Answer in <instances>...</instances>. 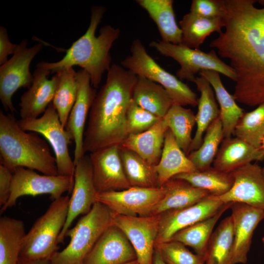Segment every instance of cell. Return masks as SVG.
I'll return each mask as SVG.
<instances>
[{"label":"cell","mask_w":264,"mask_h":264,"mask_svg":"<svg viewBox=\"0 0 264 264\" xmlns=\"http://www.w3.org/2000/svg\"><path fill=\"white\" fill-rule=\"evenodd\" d=\"M225 28L209 46L229 61L236 74V101L254 107L264 103V7L254 0H224Z\"/></svg>","instance_id":"cell-1"},{"label":"cell","mask_w":264,"mask_h":264,"mask_svg":"<svg viewBox=\"0 0 264 264\" xmlns=\"http://www.w3.org/2000/svg\"><path fill=\"white\" fill-rule=\"evenodd\" d=\"M137 75L122 66L113 64L97 92L84 132V154L120 145L129 135L127 113Z\"/></svg>","instance_id":"cell-2"},{"label":"cell","mask_w":264,"mask_h":264,"mask_svg":"<svg viewBox=\"0 0 264 264\" xmlns=\"http://www.w3.org/2000/svg\"><path fill=\"white\" fill-rule=\"evenodd\" d=\"M106 10L102 6H92L90 23L86 32L73 43L64 57L56 62H40L37 67L56 72L78 66L89 74L92 86L98 88L103 73L108 72L111 66L110 49L120 34L119 28L106 25L101 28L99 35H95Z\"/></svg>","instance_id":"cell-3"},{"label":"cell","mask_w":264,"mask_h":264,"mask_svg":"<svg viewBox=\"0 0 264 264\" xmlns=\"http://www.w3.org/2000/svg\"><path fill=\"white\" fill-rule=\"evenodd\" d=\"M0 163L11 171L19 167L43 175H58L56 159L46 141L23 130L11 114L0 111Z\"/></svg>","instance_id":"cell-4"},{"label":"cell","mask_w":264,"mask_h":264,"mask_svg":"<svg viewBox=\"0 0 264 264\" xmlns=\"http://www.w3.org/2000/svg\"><path fill=\"white\" fill-rule=\"evenodd\" d=\"M113 213L96 201L66 234L70 241L66 247L51 258V264H83L93 246L109 227L113 225Z\"/></svg>","instance_id":"cell-5"},{"label":"cell","mask_w":264,"mask_h":264,"mask_svg":"<svg viewBox=\"0 0 264 264\" xmlns=\"http://www.w3.org/2000/svg\"><path fill=\"white\" fill-rule=\"evenodd\" d=\"M68 196L53 200L45 212L34 223L24 237L20 257L50 259L58 251V238L66 222Z\"/></svg>","instance_id":"cell-6"},{"label":"cell","mask_w":264,"mask_h":264,"mask_svg":"<svg viewBox=\"0 0 264 264\" xmlns=\"http://www.w3.org/2000/svg\"><path fill=\"white\" fill-rule=\"evenodd\" d=\"M131 54L121 62L122 66L137 76L147 78L162 86L173 100L174 104L196 107L197 95L186 84L159 66L149 55L138 39L130 48Z\"/></svg>","instance_id":"cell-7"},{"label":"cell","mask_w":264,"mask_h":264,"mask_svg":"<svg viewBox=\"0 0 264 264\" xmlns=\"http://www.w3.org/2000/svg\"><path fill=\"white\" fill-rule=\"evenodd\" d=\"M161 54L172 58L180 65L176 77L180 80L193 82L195 75L201 70H209L221 73L235 82L236 74L229 66L224 63L214 50L205 52L199 49L188 47L182 44H175L162 41H153L149 44Z\"/></svg>","instance_id":"cell-8"},{"label":"cell","mask_w":264,"mask_h":264,"mask_svg":"<svg viewBox=\"0 0 264 264\" xmlns=\"http://www.w3.org/2000/svg\"><path fill=\"white\" fill-rule=\"evenodd\" d=\"M17 122L23 130L41 134L50 144L55 154L58 175L74 176L75 165L68 149L72 138L63 126L52 103L41 116Z\"/></svg>","instance_id":"cell-9"},{"label":"cell","mask_w":264,"mask_h":264,"mask_svg":"<svg viewBox=\"0 0 264 264\" xmlns=\"http://www.w3.org/2000/svg\"><path fill=\"white\" fill-rule=\"evenodd\" d=\"M73 185L74 176L42 175L33 170L17 167L13 171L9 198L1 207L0 214L14 206L21 197L49 194L54 200L62 197L65 192L71 193Z\"/></svg>","instance_id":"cell-10"},{"label":"cell","mask_w":264,"mask_h":264,"mask_svg":"<svg viewBox=\"0 0 264 264\" xmlns=\"http://www.w3.org/2000/svg\"><path fill=\"white\" fill-rule=\"evenodd\" d=\"M28 41L23 40L17 51L5 64L0 66V99L6 111L12 113L15 108L12 101L13 95L21 88H29L33 81L30 72L32 60L43 49L39 43L27 47Z\"/></svg>","instance_id":"cell-11"},{"label":"cell","mask_w":264,"mask_h":264,"mask_svg":"<svg viewBox=\"0 0 264 264\" xmlns=\"http://www.w3.org/2000/svg\"><path fill=\"white\" fill-rule=\"evenodd\" d=\"M165 193L163 186L155 188L131 187L122 190L97 193L96 200L116 214L146 217L152 216Z\"/></svg>","instance_id":"cell-12"},{"label":"cell","mask_w":264,"mask_h":264,"mask_svg":"<svg viewBox=\"0 0 264 264\" xmlns=\"http://www.w3.org/2000/svg\"><path fill=\"white\" fill-rule=\"evenodd\" d=\"M160 215L129 216L113 213L114 225L126 235L139 264H153Z\"/></svg>","instance_id":"cell-13"},{"label":"cell","mask_w":264,"mask_h":264,"mask_svg":"<svg viewBox=\"0 0 264 264\" xmlns=\"http://www.w3.org/2000/svg\"><path fill=\"white\" fill-rule=\"evenodd\" d=\"M225 204L217 196L210 195L192 206L160 214L155 244L170 241L178 231L213 216Z\"/></svg>","instance_id":"cell-14"},{"label":"cell","mask_w":264,"mask_h":264,"mask_svg":"<svg viewBox=\"0 0 264 264\" xmlns=\"http://www.w3.org/2000/svg\"><path fill=\"white\" fill-rule=\"evenodd\" d=\"M75 165L74 185L69 198L67 218L59 236L58 243L64 242L66 233L75 219L80 215L88 213L96 202L97 192L89 155H84Z\"/></svg>","instance_id":"cell-15"},{"label":"cell","mask_w":264,"mask_h":264,"mask_svg":"<svg viewBox=\"0 0 264 264\" xmlns=\"http://www.w3.org/2000/svg\"><path fill=\"white\" fill-rule=\"evenodd\" d=\"M233 184L225 194L217 197L224 203L239 202L264 211V176L262 168L248 163L230 173Z\"/></svg>","instance_id":"cell-16"},{"label":"cell","mask_w":264,"mask_h":264,"mask_svg":"<svg viewBox=\"0 0 264 264\" xmlns=\"http://www.w3.org/2000/svg\"><path fill=\"white\" fill-rule=\"evenodd\" d=\"M119 147V145H114L89 153L93 182L97 193L131 187L124 171Z\"/></svg>","instance_id":"cell-17"},{"label":"cell","mask_w":264,"mask_h":264,"mask_svg":"<svg viewBox=\"0 0 264 264\" xmlns=\"http://www.w3.org/2000/svg\"><path fill=\"white\" fill-rule=\"evenodd\" d=\"M76 79L77 97L65 127L75 143V164L85 155L83 150L85 125L97 94L96 89L91 84L90 76L86 70L81 69L76 72Z\"/></svg>","instance_id":"cell-18"},{"label":"cell","mask_w":264,"mask_h":264,"mask_svg":"<svg viewBox=\"0 0 264 264\" xmlns=\"http://www.w3.org/2000/svg\"><path fill=\"white\" fill-rule=\"evenodd\" d=\"M134 260L137 257L131 243L113 224L101 235L83 264H126Z\"/></svg>","instance_id":"cell-19"},{"label":"cell","mask_w":264,"mask_h":264,"mask_svg":"<svg viewBox=\"0 0 264 264\" xmlns=\"http://www.w3.org/2000/svg\"><path fill=\"white\" fill-rule=\"evenodd\" d=\"M51 71L37 67L33 76V83L21 96L19 103L20 114L22 119H35L43 114L52 103L58 82L55 73L50 79Z\"/></svg>","instance_id":"cell-20"},{"label":"cell","mask_w":264,"mask_h":264,"mask_svg":"<svg viewBox=\"0 0 264 264\" xmlns=\"http://www.w3.org/2000/svg\"><path fill=\"white\" fill-rule=\"evenodd\" d=\"M234 236L235 264H245L254 232L264 219V211L246 204L233 202L230 208Z\"/></svg>","instance_id":"cell-21"},{"label":"cell","mask_w":264,"mask_h":264,"mask_svg":"<svg viewBox=\"0 0 264 264\" xmlns=\"http://www.w3.org/2000/svg\"><path fill=\"white\" fill-rule=\"evenodd\" d=\"M264 160V151L238 137L224 138L214 160V167L230 173L254 161Z\"/></svg>","instance_id":"cell-22"},{"label":"cell","mask_w":264,"mask_h":264,"mask_svg":"<svg viewBox=\"0 0 264 264\" xmlns=\"http://www.w3.org/2000/svg\"><path fill=\"white\" fill-rule=\"evenodd\" d=\"M169 127L164 117L148 130L130 134L120 144L138 155L150 164L155 166L162 152L165 133Z\"/></svg>","instance_id":"cell-23"},{"label":"cell","mask_w":264,"mask_h":264,"mask_svg":"<svg viewBox=\"0 0 264 264\" xmlns=\"http://www.w3.org/2000/svg\"><path fill=\"white\" fill-rule=\"evenodd\" d=\"M155 168L159 187L177 175L198 171L179 147L169 129L165 133L160 160Z\"/></svg>","instance_id":"cell-24"},{"label":"cell","mask_w":264,"mask_h":264,"mask_svg":"<svg viewBox=\"0 0 264 264\" xmlns=\"http://www.w3.org/2000/svg\"><path fill=\"white\" fill-rule=\"evenodd\" d=\"M163 186L166 193L152 215H159L169 210L192 206L211 195L208 191L195 187L184 180L174 178Z\"/></svg>","instance_id":"cell-25"},{"label":"cell","mask_w":264,"mask_h":264,"mask_svg":"<svg viewBox=\"0 0 264 264\" xmlns=\"http://www.w3.org/2000/svg\"><path fill=\"white\" fill-rule=\"evenodd\" d=\"M199 74L209 82L216 94L220 108V116L224 138L231 137L234 134L238 121L244 113L243 110L237 105L233 95L224 87L219 72L203 70L200 71Z\"/></svg>","instance_id":"cell-26"},{"label":"cell","mask_w":264,"mask_h":264,"mask_svg":"<svg viewBox=\"0 0 264 264\" xmlns=\"http://www.w3.org/2000/svg\"><path fill=\"white\" fill-rule=\"evenodd\" d=\"M199 91L198 110L196 115L197 130L191 143L190 153L201 145L204 133L210 125L220 115L214 90L209 82L202 76L197 77L193 81Z\"/></svg>","instance_id":"cell-27"},{"label":"cell","mask_w":264,"mask_h":264,"mask_svg":"<svg viewBox=\"0 0 264 264\" xmlns=\"http://www.w3.org/2000/svg\"><path fill=\"white\" fill-rule=\"evenodd\" d=\"M156 23L162 41L179 44L182 32L176 20L173 0H137Z\"/></svg>","instance_id":"cell-28"},{"label":"cell","mask_w":264,"mask_h":264,"mask_svg":"<svg viewBox=\"0 0 264 264\" xmlns=\"http://www.w3.org/2000/svg\"><path fill=\"white\" fill-rule=\"evenodd\" d=\"M139 106L163 118L174 104L165 89L160 85L137 76L132 98Z\"/></svg>","instance_id":"cell-29"},{"label":"cell","mask_w":264,"mask_h":264,"mask_svg":"<svg viewBox=\"0 0 264 264\" xmlns=\"http://www.w3.org/2000/svg\"><path fill=\"white\" fill-rule=\"evenodd\" d=\"M205 264H235L233 224L230 216L213 232L204 256Z\"/></svg>","instance_id":"cell-30"},{"label":"cell","mask_w":264,"mask_h":264,"mask_svg":"<svg viewBox=\"0 0 264 264\" xmlns=\"http://www.w3.org/2000/svg\"><path fill=\"white\" fill-rule=\"evenodd\" d=\"M182 45L193 49H199L205 39L212 33L221 32L224 28V18H205L191 12L180 21Z\"/></svg>","instance_id":"cell-31"},{"label":"cell","mask_w":264,"mask_h":264,"mask_svg":"<svg viewBox=\"0 0 264 264\" xmlns=\"http://www.w3.org/2000/svg\"><path fill=\"white\" fill-rule=\"evenodd\" d=\"M119 151L124 171L131 187H159L155 166L120 145Z\"/></svg>","instance_id":"cell-32"},{"label":"cell","mask_w":264,"mask_h":264,"mask_svg":"<svg viewBox=\"0 0 264 264\" xmlns=\"http://www.w3.org/2000/svg\"><path fill=\"white\" fill-rule=\"evenodd\" d=\"M25 234L22 220L0 218V264H18Z\"/></svg>","instance_id":"cell-33"},{"label":"cell","mask_w":264,"mask_h":264,"mask_svg":"<svg viewBox=\"0 0 264 264\" xmlns=\"http://www.w3.org/2000/svg\"><path fill=\"white\" fill-rule=\"evenodd\" d=\"M232 203H225L215 215L199 221L177 232L171 241H177L192 248L196 253L205 256L215 225Z\"/></svg>","instance_id":"cell-34"},{"label":"cell","mask_w":264,"mask_h":264,"mask_svg":"<svg viewBox=\"0 0 264 264\" xmlns=\"http://www.w3.org/2000/svg\"><path fill=\"white\" fill-rule=\"evenodd\" d=\"M173 178L184 180L216 196H221L229 191L234 181L230 173L211 167L201 171L180 174Z\"/></svg>","instance_id":"cell-35"},{"label":"cell","mask_w":264,"mask_h":264,"mask_svg":"<svg viewBox=\"0 0 264 264\" xmlns=\"http://www.w3.org/2000/svg\"><path fill=\"white\" fill-rule=\"evenodd\" d=\"M56 73L58 82L52 103L61 122L66 127L77 97L76 72L73 67H69L58 71Z\"/></svg>","instance_id":"cell-36"},{"label":"cell","mask_w":264,"mask_h":264,"mask_svg":"<svg viewBox=\"0 0 264 264\" xmlns=\"http://www.w3.org/2000/svg\"><path fill=\"white\" fill-rule=\"evenodd\" d=\"M164 117L179 147L188 156L193 139L192 130L196 124V115L190 109L173 104Z\"/></svg>","instance_id":"cell-37"},{"label":"cell","mask_w":264,"mask_h":264,"mask_svg":"<svg viewBox=\"0 0 264 264\" xmlns=\"http://www.w3.org/2000/svg\"><path fill=\"white\" fill-rule=\"evenodd\" d=\"M223 137L222 122L219 116L206 130L200 146L197 150L191 152L188 155L189 159L198 171L210 167Z\"/></svg>","instance_id":"cell-38"},{"label":"cell","mask_w":264,"mask_h":264,"mask_svg":"<svg viewBox=\"0 0 264 264\" xmlns=\"http://www.w3.org/2000/svg\"><path fill=\"white\" fill-rule=\"evenodd\" d=\"M234 135L256 148H262L264 137V103L252 111L244 112L236 126Z\"/></svg>","instance_id":"cell-39"},{"label":"cell","mask_w":264,"mask_h":264,"mask_svg":"<svg viewBox=\"0 0 264 264\" xmlns=\"http://www.w3.org/2000/svg\"><path fill=\"white\" fill-rule=\"evenodd\" d=\"M167 264H205V257L194 254L181 242L170 241L155 244Z\"/></svg>","instance_id":"cell-40"},{"label":"cell","mask_w":264,"mask_h":264,"mask_svg":"<svg viewBox=\"0 0 264 264\" xmlns=\"http://www.w3.org/2000/svg\"><path fill=\"white\" fill-rule=\"evenodd\" d=\"M161 119L139 106L132 99L127 113L128 134L143 132L153 127Z\"/></svg>","instance_id":"cell-41"},{"label":"cell","mask_w":264,"mask_h":264,"mask_svg":"<svg viewBox=\"0 0 264 264\" xmlns=\"http://www.w3.org/2000/svg\"><path fill=\"white\" fill-rule=\"evenodd\" d=\"M190 12L205 18H224L226 9L224 0H193Z\"/></svg>","instance_id":"cell-42"},{"label":"cell","mask_w":264,"mask_h":264,"mask_svg":"<svg viewBox=\"0 0 264 264\" xmlns=\"http://www.w3.org/2000/svg\"><path fill=\"white\" fill-rule=\"evenodd\" d=\"M13 179V171L0 164V206L2 207L9 198Z\"/></svg>","instance_id":"cell-43"},{"label":"cell","mask_w":264,"mask_h":264,"mask_svg":"<svg viewBox=\"0 0 264 264\" xmlns=\"http://www.w3.org/2000/svg\"><path fill=\"white\" fill-rule=\"evenodd\" d=\"M19 44H12L9 40L7 29L0 27V65L5 64L8 60V56L14 54L17 51Z\"/></svg>","instance_id":"cell-44"},{"label":"cell","mask_w":264,"mask_h":264,"mask_svg":"<svg viewBox=\"0 0 264 264\" xmlns=\"http://www.w3.org/2000/svg\"><path fill=\"white\" fill-rule=\"evenodd\" d=\"M18 264H51L50 259L31 260L19 257Z\"/></svg>","instance_id":"cell-45"},{"label":"cell","mask_w":264,"mask_h":264,"mask_svg":"<svg viewBox=\"0 0 264 264\" xmlns=\"http://www.w3.org/2000/svg\"><path fill=\"white\" fill-rule=\"evenodd\" d=\"M153 264H167L163 259L160 251L156 247L154 250Z\"/></svg>","instance_id":"cell-46"},{"label":"cell","mask_w":264,"mask_h":264,"mask_svg":"<svg viewBox=\"0 0 264 264\" xmlns=\"http://www.w3.org/2000/svg\"><path fill=\"white\" fill-rule=\"evenodd\" d=\"M126 264H139L137 260H134L133 261L131 262L130 263H127Z\"/></svg>","instance_id":"cell-47"},{"label":"cell","mask_w":264,"mask_h":264,"mask_svg":"<svg viewBox=\"0 0 264 264\" xmlns=\"http://www.w3.org/2000/svg\"><path fill=\"white\" fill-rule=\"evenodd\" d=\"M262 148L264 151V138L263 139L262 143Z\"/></svg>","instance_id":"cell-48"},{"label":"cell","mask_w":264,"mask_h":264,"mask_svg":"<svg viewBox=\"0 0 264 264\" xmlns=\"http://www.w3.org/2000/svg\"><path fill=\"white\" fill-rule=\"evenodd\" d=\"M262 242L263 246H264V237H263L262 238Z\"/></svg>","instance_id":"cell-49"},{"label":"cell","mask_w":264,"mask_h":264,"mask_svg":"<svg viewBox=\"0 0 264 264\" xmlns=\"http://www.w3.org/2000/svg\"><path fill=\"white\" fill-rule=\"evenodd\" d=\"M262 172H263V174L264 176V167L263 168H262Z\"/></svg>","instance_id":"cell-50"}]
</instances>
